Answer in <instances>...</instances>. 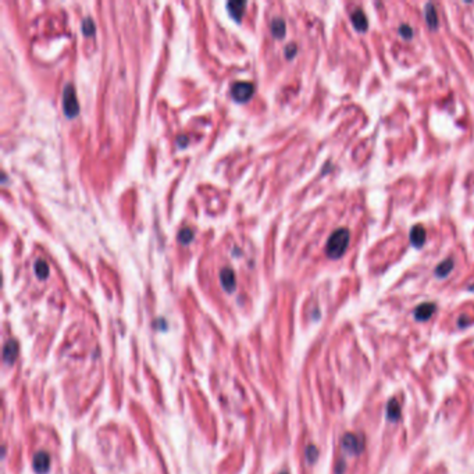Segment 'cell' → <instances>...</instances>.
Wrapping results in <instances>:
<instances>
[{
	"mask_svg": "<svg viewBox=\"0 0 474 474\" xmlns=\"http://www.w3.org/2000/svg\"><path fill=\"white\" fill-rule=\"evenodd\" d=\"M296 45H295V43H291V45H288V46L285 48V56L288 57V59H292V57L296 55Z\"/></svg>",
	"mask_w": 474,
	"mask_h": 474,
	"instance_id": "cell-21",
	"label": "cell"
},
{
	"mask_svg": "<svg viewBox=\"0 0 474 474\" xmlns=\"http://www.w3.org/2000/svg\"><path fill=\"white\" fill-rule=\"evenodd\" d=\"M341 446L348 455H359L363 452V441H360L357 435L351 434V432H348L342 437Z\"/></svg>",
	"mask_w": 474,
	"mask_h": 474,
	"instance_id": "cell-4",
	"label": "cell"
},
{
	"mask_svg": "<svg viewBox=\"0 0 474 474\" xmlns=\"http://www.w3.org/2000/svg\"><path fill=\"white\" fill-rule=\"evenodd\" d=\"M319 458V451L314 445H309L306 448V459L309 463H314Z\"/></svg>",
	"mask_w": 474,
	"mask_h": 474,
	"instance_id": "cell-19",
	"label": "cell"
},
{
	"mask_svg": "<svg viewBox=\"0 0 474 474\" xmlns=\"http://www.w3.org/2000/svg\"><path fill=\"white\" fill-rule=\"evenodd\" d=\"M63 110L64 114L67 117H75L79 112V105H78L77 96H75V91H74V86L71 84H67L64 86L63 91Z\"/></svg>",
	"mask_w": 474,
	"mask_h": 474,
	"instance_id": "cell-2",
	"label": "cell"
},
{
	"mask_svg": "<svg viewBox=\"0 0 474 474\" xmlns=\"http://www.w3.org/2000/svg\"><path fill=\"white\" fill-rule=\"evenodd\" d=\"M387 417L389 421H398L401 417V406L397 402V399H391L387 406Z\"/></svg>",
	"mask_w": 474,
	"mask_h": 474,
	"instance_id": "cell-14",
	"label": "cell"
},
{
	"mask_svg": "<svg viewBox=\"0 0 474 474\" xmlns=\"http://www.w3.org/2000/svg\"><path fill=\"white\" fill-rule=\"evenodd\" d=\"M255 92V88L253 85L248 82V81H238L231 86V93H233V98L237 102H246L248 99L252 98V95Z\"/></svg>",
	"mask_w": 474,
	"mask_h": 474,
	"instance_id": "cell-3",
	"label": "cell"
},
{
	"mask_svg": "<svg viewBox=\"0 0 474 474\" xmlns=\"http://www.w3.org/2000/svg\"><path fill=\"white\" fill-rule=\"evenodd\" d=\"M220 283L223 285V288L227 292H233L237 288V280H235V274L230 267H224V269L220 271Z\"/></svg>",
	"mask_w": 474,
	"mask_h": 474,
	"instance_id": "cell-5",
	"label": "cell"
},
{
	"mask_svg": "<svg viewBox=\"0 0 474 474\" xmlns=\"http://www.w3.org/2000/svg\"><path fill=\"white\" fill-rule=\"evenodd\" d=\"M453 270V259H445L442 263H439L438 266H437V269H435V276L439 277V278H445L451 271Z\"/></svg>",
	"mask_w": 474,
	"mask_h": 474,
	"instance_id": "cell-15",
	"label": "cell"
},
{
	"mask_svg": "<svg viewBox=\"0 0 474 474\" xmlns=\"http://www.w3.org/2000/svg\"><path fill=\"white\" fill-rule=\"evenodd\" d=\"M351 241V233L348 228H338L335 230L326 245V255L330 259H340L341 256L347 252Z\"/></svg>",
	"mask_w": 474,
	"mask_h": 474,
	"instance_id": "cell-1",
	"label": "cell"
},
{
	"mask_svg": "<svg viewBox=\"0 0 474 474\" xmlns=\"http://www.w3.org/2000/svg\"><path fill=\"white\" fill-rule=\"evenodd\" d=\"M177 142H178V145H179V146H185V145H186V142H188V138L182 135V136H179V138H178Z\"/></svg>",
	"mask_w": 474,
	"mask_h": 474,
	"instance_id": "cell-22",
	"label": "cell"
},
{
	"mask_svg": "<svg viewBox=\"0 0 474 474\" xmlns=\"http://www.w3.org/2000/svg\"><path fill=\"white\" fill-rule=\"evenodd\" d=\"M437 310V306L435 303H421L418 304L417 307L415 309V319L417 321H427L428 319H431L432 314Z\"/></svg>",
	"mask_w": 474,
	"mask_h": 474,
	"instance_id": "cell-7",
	"label": "cell"
},
{
	"mask_svg": "<svg viewBox=\"0 0 474 474\" xmlns=\"http://www.w3.org/2000/svg\"><path fill=\"white\" fill-rule=\"evenodd\" d=\"M351 18H352V22H354V27L359 32H364V31H367L368 28V20L366 14H364V11L361 10V8H356L355 11H352V14H351Z\"/></svg>",
	"mask_w": 474,
	"mask_h": 474,
	"instance_id": "cell-8",
	"label": "cell"
},
{
	"mask_svg": "<svg viewBox=\"0 0 474 474\" xmlns=\"http://www.w3.org/2000/svg\"><path fill=\"white\" fill-rule=\"evenodd\" d=\"M34 267H35V274L39 278H46L49 276V264L45 262L43 259H38Z\"/></svg>",
	"mask_w": 474,
	"mask_h": 474,
	"instance_id": "cell-16",
	"label": "cell"
},
{
	"mask_svg": "<svg viewBox=\"0 0 474 474\" xmlns=\"http://www.w3.org/2000/svg\"><path fill=\"white\" fill-rule=\"evenodd\" d=\"M32 466L38 474H45L48 473L50 467V456L49 453L46 452H38L34 456V462H32Z\"/></svg>",
	"mask_w": 474,
	"mask_h": 474,
	"instance_id": "cell-6",
	"label": "cell"
},
{
	"mask_svg": "<svg viewBox=\"0 0 474 474\" xmlns=\"http://www.w3.org/2000/svg\"><path fill=\"white\" fill-rule=\"evenodd\" d=\"M245 7H246V1H242V0H231L227 3V8H228L230 14L233 15L237 21L241 20Z\"/></svg>",
	"mask_w": 474,
	"mask_h": 474,
	"instance_id": "cell-11",
	"label": "cell"
},
{
	"mask_svg": "<svg viewBox=\"0 0 474 474\" xmlns=\"http://www.w3.org/2000/svg\"><path fill=\"white\" fill-rule=\"evenodd\" d=\"M270 28H271V34L274 38H278V39H281L285 36V31H287V25H285V21H284L283 18H274L273 21H271V25H270Z\"/></svg>",
	"mask_w": 474,
	"mask_h": 474,
	"instance_id": "cell-13",
	"label": "cell"
},
{
	"mask_svg": "<svg viewBox=\"0 0 474 474\" xmlns=\"http://www.w3.org/2000/svg\"><path fill=\"white\" fill-rule=\"evenodd\" d=\"M192 239H193V231H192L191 228L184 227V228L179 230V233H178V241L181 242V243H189Z\"/></svg>",
	"mask_w": 474,
	"mask_h": 474,
	"instance_id": "cell-17",
	"label": "cell"
},
{
	"mask_svg": "<svg viewBox=\"0 0 474 474\" xmlns=\"http://www.w3.org/2000/svg\"><path fill=\"white\" fill-rule=\"evenodd\" d=\"M424 17H425V22H427V25H428V28H431V29L438 28V15H437V11H435V7H434V4H432V3H427V4H425Z\"/></svg>",
	"mask_w": 474,
	"mask_h": 474,
	"instance_id": "cell-12",
	"label": "cell"
},
{
	"mask_svg": "<svg viewBox=\"0 0 474 474\" xmlns=\"http://www.w3.org/2000/svg\"><path fill=\"white\" fill-rule=\"evenodd\" d=\"M82 32L86 36L95 34V24H93L92 18H89V17L84 18V21H82Z\"/></svg>",
	"mask_w": 474,
	"mask_h": 474,
	"instance_id": "cell-18",
	"label": "cell"
},
{
	"mask_svg": "<svg viewBox=\"0 0 474 474\" xmlns=\"http://www.w3.org/2000/svg\"><path fill=\"white\" fill-rule=\"evenodd\" d=\"M399 35L405 38V39H411L413 38V29H412L411 25H408V24H404V25H401L399 27Z\"/></svg>",
	"mask_w": 474,
	"mask_h": 474,
	"instance_id": "cell-20",
	"label": "cell"
},
{
	"mask_svg": "<svg viewBox=\"0 0 474 474\" xmlns=\"http://www.w3.org/2000/svg\"><path fill=\"white\" fill-rule=\"evenodd\" d=\"M18 355V344L14 340L7 341V344L3 348V360L4 363H13Z\"/></svg>",
	"mask_w": 474,
	"mask_h": 474,
	"instance_id": "cell-10",
	"label": "cell"
},
{
	"mask_svg": "<svg viewBox=\"0 0 474 474\" xmlns=\"http://www.w3.org/2000/svg\"><path fill=\"white\" fill-rule=\"evenodd\" d=\"M469 323H470V320H465V316H463V317H460L459 321H458V324H459V327H466V326H469Z\"/></svg>",
	"mask_w": 474,
	"mask_h": 474,
	"instance_id": "cell-23",
	"label": "cell"
},
{
	"mask_svg": "<svg viewBox=\"0 0 474 474\" xmlns=\"http://www.w3.org/2000/svg\"><path fill=\"white\" fill-rule=\"evenodd\" d=\"M281 474H287V473H281Z\"/></svg>",
	"mask_w": 474,
	"mask_h": 474,
	"instance_id": "cell-24",
	"label": "cell"
},
{
	"mask_svg": "<svg viewBox=\"0 0 474 474\" xmlns=\"http://www.w3.org/2000/svg\"><path fill=\"white\" fill-rule=\"evenodd\" d=\"M425 239H427V233H425L424 227L420 226H415L412 228L411 231V242L413 243V246H416V248H421L423 245H424Z\"/></svg>",
	"mask_w": 474,
	"mask_h": 474,
	"instance_id": "cell-9",
	"label": "cell"
}]
</instances>
